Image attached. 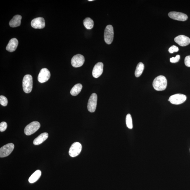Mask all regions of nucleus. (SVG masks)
<instances>
[{
	"mask_svg": "<svg viewBox=\"0 0 190 190\" xmlns=\"http://www.w3.org/2000/svg\"><path fill=\"white\" fill-rule=\"evenodd\" d=\"M180 55H177L175 57H172V58H170V61L172 63H176L178 62L179 60L180 59Z\"/></svg>",
	"mask_w": 190,
	"mask_h": 190,
	"instance_id": "nucleus-26",
	"label": "nucleus"
},
{
	"mask_svg": "<svg viewBox=\"0 0 190 190\" xmlns=\"http://www.w3.org/2000/svg\"><path fill=\"white\" fill-rule=\"evenodd\" d=\"M185 65L188 67H190V55L187 56L185 58Z\"/></svg>",
	"mask_w": 190,
	"mask_h": 190,
	"instance_id": "nucleus-27",
	"label": "nucleus"
},
{
	"mask_svg": "<svg viewBox=\"0 0 190 190\" xmlns=\"http://www.w3.org/2000/svg\"><path fill=\"white\" fill-rule=\"evenodd\" d=\"M14 148V145L12 143L3 146L0 149V157L3 158L8 156L13 151Z\"/></svg>",
	"mask_w": 190,
	"mask_h": 190,
	"instance_id": "nucleus-7",
	"label": "nucleus"
},
{
	"mask_svg": "<svg viewBox=\"0 0 190 190\" xmlns=\"http://www.w3.org/2000/svg\"><path fill=\"white\" fill-rule=\"evenodd\" d=\"M31 25L33 28L35 29H42L45 27V20L42 17H37L34 18L32 20Z\"/></svg>",
	"mask_w": 190,
	"mask_h": 190,
	"instance_id": "nucleus-12",
	"label": "nucleus"
},
{
	"mask_svg": "<svg viewBox=\"0 0 190 190\" xmlns=\"http://www.w3.org/2000/svg\"><path fill=\"white\" fill-rule=\"evenodd\" d=\"M7 124L5 122H2L0 123V131L1 132H3L5 131L7 129Z\"/></svg>",
	"mask_w": 190,
	"mask_h": 190,
	"instance_id": "nucleus-24",
	"label": "nucleus"
},
{
	"mask_svg": "<svg viewBox=\"0 0 190 190\" xmlns=\"http://www.w3.org/2000/svg\"><path fill=\"white\" fill-rule=\"evenodd\" d=\"M50 77V73L48 69L43 68L39 72L38 76V80L40 83H42L47 82Z\"/></svg>",
	"mask_w": 190,
	"mask_h": 190,
	"instance_id": "nucleus-9",
	"label": "nucleus"
},
{
	"mask_svg": "<svg viewBox=\"0 0 190 190\" xmlns=\"http://www.w3.org/2000/svg\"><path fill=\"white\" fill-rule=\"evenodd\" d=\"M81 150V144L79 142H74L69 149V154L71 157H75L80 154Z\"/></svg>",
	"mask_w": 190,
	"mask_h": 190,
	"instance_id": "nucleus-6",
	"label": "nucleus"
},
{
	"mask_svg": "<svg viewBox=\"0 0 190 190\" xmlns=\"http://www.w3.org/2000/svg\"><path fill=\"white\" fill-rule=\"evenodd\" d=\"M144 65L142 62H139L137 64L135 72V75L136 77H139L142 75L144 71Z\"/></svg>",
	"mask_w": 190,
	"mask_h": 190,
	"instance_id": "nucleus-21",
	"label": "nucleus"
},
{
	"mask_svg": "<svg viewBox=\"0 0 190 190\" xmlns=\"http://www.w3.org/2000/svg\"><path fill=\"white\" fill-rule=\"evenodd\" d=\"M18 44V41L16 38H13L9 41L6 47V50L8 51L12 52L16 50Z\"/></svg>",
	"mask_w": 190,
	"mask_h": 190,
	"instance_id": "nucleus-15",
	"label": "nucleus"
},
{
	"mask_svg": "<svg viewBox=\"0 0 190 190\" xmlns=\"http://www.w3.org/2000/svg\"><path fill=\"white\" fill-rule=\"evenodd\" d=\"M104 64L101 62H98L95 65L92 71V75L95 78L100 77L103 71Z\"/></svg>",
	"mask_w": 190,
	"mask_h": 190,
	"instance_id": "nucleus-14",
	"label": "nucleus"
},
{
	"mask_svg": "<svg viewBox=\"0 0 190 190\" xmlns=\"http://www.w3.org/2000/svg\"><path fill=\"white\" fill-rule=\"evenodd\" d=\"M97 96L96 93H93L89 99L88 109L90 112H94L96 110L97 102Z\"/></svg>",
	"mask_w": 190,
	"mask_h": 190,
	"instance_id": "nucleus-8",
	"label": "nucleus"
},
{
	"mask_svg": "<svg viewBox=\"0 0 190 190\" xmlns=\"http://www.w3.org/2000/svg\"><path fill=\"white\" fill-rule=\"evenodd\" d=\"M48 137V134L47 132L42 133L37 138L35 139L33 141V144L35 145H39L42 144L46 140Z\"/></svg>",
	"mask_w": 190,
	"mask_h": 190,
	"instance_id": "nucleus-17",
	"label": "nucleus"
},
{
	"mask_svg": "<svg viewBox=\"0 0 190 190\" xmlns=\"http://www.w3.org/2000/svg\"><path fill=\"white\" fill-rule=\"evenodd\" d=\"M22 85L24 91L26 93H31L33 86V77L29 74H27L24 77Z\"/></svg>",
	"mask_w": 190,
	"mask_h": 190,
	"instance_id": "nucleus-2",
	"label": "nucleus"
},
{
	"mask_svg": "<svg viewBox=\"0 0 190 190\" xmlns=\"http://www.w3.org/2000/svg\"><path fill=\"white\" fill-rule=\"evenodd\" d=\"M167 81L164 76L159 75L155 78L153 82V86L157 91H162L167 88Z\"/></svg>",
	"mask_w": 190,
	"mask_h": 190,
	"instance_id": "nucleus-1",
	"label": "nucleus"
},
{
	"mask_svg": "<svg viewBox=\"0 0 190 190\" xmlns=\"http://www.w3.org/2000/svg\"><path fill=\"white\" fill-rule=\"evenodd\" d=\"M89 1H93V0H88Z\"/></svg>",
	"mask_w": 190,
	"mask_h": 190,
	"instance_id": "nucleus-28",
	"label": "nucleus"
},
{
	"mask_svg": "<svg viewBox=\"0 0 190 190\" xmlns=\"http://www.w3.org/2000/svg\"><path fill=\"white\" fill-rule=\"evenodd\" d=\"M168 16L171 18L179 21H186L188 18L186 14L180 12H170L169 13Z\"/></svg>",
	"mask_w": 190,
	"mask_h": 190,
	"instance_id": "nucleus-11",
	"label": "nucleus"
},
{
	"mask_svg": "<svg viewBox=\"0 0 190 190\" xmlns=\"http://www.w3.org/2000/svg\"><path fill=\"white\" fill-rule=\"evenodd\" d=\"M0 103L1 105L4 107H6L7 106L8 103L7 98L4 96H0Z\"/></svg>",
	"mask_w": 190,
	"mask_h": 190,
	"instance_id": "nucleus-23",
	"label": "nucleus"
},
{
	"mask_svg": "<svg viewBox=\"0 0 190 190\" xmlns=\"http://www.w3.org/2000/svg\"><path fill=\"white\" fill-rule=\"evenodd\" d=\"M104 40L108 44H110L113 42L114 38V31L112 25H109L106 26L104 34Z\"/></svg>",
	"mask_w": 190,
	"mask_h": 190,
	"instance_id": "nucleus-3",
	"label": "nucleus"
},
{
	"mask_svg": "<svg viewBox=\"0 0 190 190\" xmlns=\"http://www.w3.org/2000/svg\"><path fill=\"white\" fill-rule=\"evenodd\" d=\"M175 42L182 47L186 46L190 43V39L187 36L183 35H180L177 36L174 39Z\"/></svg>",
	"mask_w": 190,
	"mask_h": 190,
	"instance_id": "nucleus-13",
	"label": "nucleus"
},
{
	"mask_svg": "<svg viewBox=\"0 0 190 190\" xmlns=\"http://www.w3.org/2000/svg\"><path fill=\"white\" fill-rule=\"evenodd\" d=\"M40 123L37 121L32 122L27 126L24 129V133L26 135L29 136L36 132L40 128Z\"/></svg>",
	"mask_w": 190,
	"mask_h": 190,
	"instance_id": "nucleus-4",
	"label": "nucleus"
},
{
	"mask_svg": "<svg viewBox=\"0 0 190 190\" xmlns=\"http://www.w3.org/2000/svg\"><path fill=\"white\" fill-rule=\"evenodd\" d=\"M85 62L84 57L82 55L78 54L73 57L71 60V64L74 67H80Z\"/></svg>",
	"mask_w": 190,
	"mask_h": 190,
	"instance_id": "nucleus-10",
	"label": "nucleus"
},
{
	"mask_svg": "<svg viewBox=\"0 0 190 190\" xmlns=\"http://www.w3.org/2000/svg\"><path fill=\"white\" fill-rule=\"evenodd\" d=\"M179 49L178 47L175 45H172L169 49V52L170 53H173L174 52H176L178 51Z\"/></svg>",
	"mask_w": 190,
	"mask_h": 190,
	"instance_id": "nucleus-25",
	"label": "nucleus"
},
{
	"mask_svg": "<svg viewBox=\"0 0 190 190\" xmlns=\"http://www.w3.org/2000/svg\"><path fill=\"white\" fill-rule=\"evenodd\" d=\"M83 24L85 27L88 29H91L94 26V22L91 18H86L83 21Z\"/></svg>",
	"mask_w": 190,
	"mask_h": 190,
	"instance_id": "nucleus-20",
	"label": "nucleus"
},
{
	"mask_svg": "<svg viewBox=\"0 0 190 190\" xmlns=\"http://www.w3.org/2000/svg\"><path fill=\"white\" fill-rule=\"evenodd\" d=\"M126 122L127 126L129 129H132L133 124L132 117L130 114H128L127 115L126 118Z\"/></svg>",
	"mask_w": 190,
	"mask_h": 190,
	"instance_id": "nucleus-22",
	"label": "nucleus"
},
{
	"mask_svg": "<svg viewBox=\"0 0 190 190\" xmlns=\"http://www.w3.org/2000/svg\"><path fill=\"white\" fill-rule=\"evenodd\" d=\"M41 175V171L39 170H36L35 172L29 179V182L30 183H35L39 179Z\"/></svg>",
	"mask_w": 190,
	"mask_h": 190,
	"instance_id": "nucleus-18",
	"label": "nucleus"
},
{
	"mask_svg": "<svg viewBox=\"0 0 190 190\" xmlns=\"http://www.w3.org/2000/svg\"><path fill=\"white\" fill-rule=\"evenodd\" d=\"M187 97L184 94H177L172 95L168 99L171 103L175 105H179L183 103L186 100Z\"/></svg>",
	"mask_w": 190,
	"mask_h": 190,
	"instance_id": "nucleus-5",
	"label": "nucleus"
},
{
	"mask_svg": "<svg viewBox=\"0 0 190 190\" xmlns=\"http://www.w3.org/2000/svg\"><path fill=\"white\" fill-rule=\"evenodd\" d=\"M22 17L20 15L14 16L9 22V25L11 27L15 28L20 26L21 24Z\"/></svg>",
	"mask_w": 190,
	"mask_h": 190,
	"instance_id": "nucleus-16",
	"label": "nucleus"
},
{
	"mask_svg": "<svg viewBox=\"0 0 190 190\" xmlns=\"http://www.w3.org/2000/svg\"><path fill=\"white\" fill-rule=\"evenodd\" d=\"M82 86L81 84L77 83L71 89L70 93L73 96H77L81 91Z\"/></svg>",
	"mask_w": 190,
	"mask_h": 190,
	"instance_id": "nucleus-19",
	"label": "nucleus"
}]
</instances>
